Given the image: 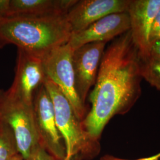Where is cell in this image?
<instances>
[{
  "mask_svg": "<svg viewBox=\"0 0 160 160\" xmlns=\"http://www.w3.org/2000/svg\"><path fill=\"white\" fill-rule=\"evenodd\" d=\"M140 57L130 30L114 39L104 52L94 88L91 109L82 125L98 141L110 120L128 113L142 94Z\"/></svg>",
  "mask_w": 160,
  "mask_h": 160,
  "instance_id": "cell-1",
  "label": "cell"
},
{
  "mask_svg": "<svg viewBox=\"0 0 160 160\" xmlns=\"http://www.w3.org/2000/svg\"><path fill=\"white\" fill-rule=\"evenodd\" d=\"M71 34L66 15L0 18V49L12 44L17 49L43 57L67 43Z\"/></svg>",
  "mask_w": 160,
  "mask_h": 160,
  "instance_id": "cell-2",
  "label": "cell"
},
{
  "mask_svg": "<svg viewBox=\"0 0 160 160\" xmlns=\"http://www.w3.org/2000/svg\"><path fill=\"white\" fill-rule=\"evenodd\" d=\"M44 86L51 98L56 123L65 146L66 158L76 155H80L83 160L95 157L100 152L98 141L90 137L68 100L46 77Z\"/></svg>",
  "mask_w": 160,
  "mask_h": 160,
  "instance_id": "cell-3",
  "label": "cell"
},
{
  "mask_svg": "<svg viewBox=\"0 0 160 160\" xmlns=\"http://www.w3.org/2000/svg\"><path fill=\"white\" fill-rule=\"evenodd\" d=\"M0 120L11 128L18 153L26 159L39 145L33 105L24 102L9 90H0Z\"/></svg>",
  "mask_w": 160,
  "mask_h": 160,
  "instance_id": "cell-4",
  "label": "cell"
},
{
  "mask_svg": "<svg viewBox=\"0 0 160 160\" xmlns=\"http://www.w3.org/2000/svg\"><path fill=\"white\" fill-rule=\"evenodd\" d=\"M72 53L73 50L67 43L46 53L42 61L46 77L67 97L76 116L82 122L86 117V108L76 90Z\"/></svg>",
  "mask_w": 160,
  "mask_h": 160,
  "instance_id": "cell-5",
  "label": "cell"
},
{
  "mask_svg": "<svg viewBox=\"0 0 160 160\" xmlns=\"http://www.w3.org/2000/svg\"><path fill=\"white\" fill-rule=\"evenodd\" d=\"M33 110L40 145L55 160H64L65 146L56 123L51 98L44 84L34 94Z\"/></svg>",
  "mask_w": 160,
  "mask_h": 160,
  "instance_id": "cell-6",
  "label": "cell"
},
{
  "mask_svg": "<svg viewBox=\"0 0 160 160\" xmlns=\"http://www.w3.org/2000/svg\"><path fill=\"white\" fill-rule=\"evenodd\" d=\"M45 78L42 57L18 49L15 77L8 90L24 102L33 105L34 94Z\"/></svg>",
  "mask_w": 160,
  "mask_h": 160,
  "instance_id": "cell-7",
  "label": "cell"
},
{
  "mask_svg": "<svg viewBox=\"0 0 160 160\" xmlns=\"http://www.w3.org/2000/svg\"><path fill=\"white\" fill-rule=\"evenodd\" d=\"M107 42H97L80 46L72 53L75 87L82 102L85 104L88 92L94 86Z\"/></svg>",
  "mask_w": 160,
  "mask_h": 160,
  "instance_id": "cell-8",
  "label": "cell"
},
{
  "mask_svg": "<svg viewBox=\"0 0 160 160\" xmlns=\"http://www.w3.org/2000/svg\"><path fill=\"white\" fill-rule=\"evenodd\" d=\"M130 0L77 1L66 14L72 33L83 30L112 14L127 12Z\"/></svg>",
  "mask_w": 160,
  "mask_h": 160,
  "instance_id": "cell-9",
  "label": "cell"
},
{
  "mask_svg": "<svg viewBox=\"0 0 160 160\" xmlns=\"http://www.w3.org/2000/svg\"><path fill=\"white\" fill-rule=\"evenodd\" d=\"M129 30L130 22L127 12L112 14L83 30L72 33L68 44L74 51L88 43L114 40Z\"/></svg>",
  "mask_w": 160,
  "mask_h": 160,
  "instance_id": "cell-10",
  "label": "cell"
},
{
  "mask_svg": "<svg viewBox=\"0 0 160 160\" xmlns=\"http://www.w3.org/2000/svg\"><path fill=\"white\" fill-rule=\"evenodd\" d=\"M160 0H130L127 9L132 39L141 58L149 56V37Z\"/></svg>",
  "mask_w": 160,
  "mask_h": 160,
  "instance_id": "cell-11",
  "label": "cell"
},
{
  "mask_svg": "<svg viewBox=\"0 0 160 160\" xmlns=\"http://www.w3.org/2000/svg\"><path fill=\"white\" fill-rule=\"evenodd\" d=\"M77 0H7L2 18L65 16Z\"/></svg>",
  "mask_w": 160,
  "mask_h": 160,
  "instance_id": "cell-12",
  "label": "cell"
},
{
  "mask_svg": "<svg viewBox=\"0 0 160 160\" xmlns=\"http://www.w3.org/2000/svg\"><path fill=\"white\" fill-rule=\"evenodd\" d=\"M18 154L19 153L13 132L10 126L1 121L0 126V160H10Z\"/></svg>",
  "mask_w": 160,
  "mask_h": 160,
  "instance_id": "cell-13",
  "label": "cell"
},
{
  "mask_svg": "<svg viewBox=\"0 0 160 160\" xmlns=\"http://www.w3.org/2000/svg\"><path fill=\"white\" fill-rule=\"evenodd\" d=\"M140 68L142 79L160 91V58H140Z\"/></svg>",
  "mask_w": 160,
  "mask_h": 160,
  "instance_id": "cell-14",
  "label": "cell"
},
{
  "mask_svg": "<svg viewBox=\"0 0 160 160\" xmlns=\"http://www.w3.org/2000/svg\"><path fill=\"white\" fill-rule=\"evenodd\" d=\"M160 40V8L155 17L150 30L149 42L150 49L157 41Z\"/></svg>",
  "mask_w": 160,
  "mask_h": 160,
  "instance_id": "cell-15",
  "label": "cell"
},
{
  "mask_svg": "<svg viewBox=\"0 0 160 160\" xmlns=\"http://www.w3.org/2000/svg\"><path fill=\"white\" fill-rule=\"evenodd\" d=\"M24 160H55L44 148L39 145L31 155Z\"/></svg>",
  "mask_w": 160,
  "mask_h": 160,
  "instance_id": "cell-16",
  "label": "cell"
},
{
  "mask_svg": "<svg viewBox=\"0 0 160 160\" xmlns=\"http://www.w3.org/2000/svg\"><path fill=\"white\" fill-rule=\"evenodd\" d=\"M160 160V152L158 154L154 155L151 157H149L147 158H140V159H137V160H126V159H122L120 158H118L112 155H106L103 156L100 158V160Z\"/></svg>",
  "mask_w": 160,
  "mask_h": 160,
  "instance_id": "cell-17",
  "label": "cell"
},
{
  "mask_svg": "<svg viewBox=\"0 0 160 160\" xmlns=\"http://www.w3.org/2000/svg\"><path fill=\"white\" fill-rule=\"evenodd\" d=\"M148 57L160 58V40L155 42L151 46Z\"/></svg>",
  "mask_w": 160,
  "mask_h": 160,
  "instance_id": "cell-18",
  "label": "cell"
},
{
  "mask_svg": "<svg viewBox=\"0 0 160 160\" xmlns=\"http://www.w3.org/2000/svg\"><path fill=\"white\" fill-rule=\"evenodd\" d=\"M63 160H83V159H82V158L80 155H76L72 156V157H70V158H65Z\"/></svg>",
  "mask_w": 160,
  "mask_h": 160,
  "instance_id": "cell-19",
  "label": "cell"
},
{
  "mask_svg": "<svg viewBox=\"0 0 160 160\" xmlns=\"http://www.w3.org/2000/svg\"><path fill=\"white\" fill-rule=\"evenodd\" d=\"M10 160H24V159L21 155L18 154L16 155L15 156H14Z\"/></svg>",
  "mask_w": 160,
  "mask_h": 160,
  "instance_id": "cell-20",
  "label": "cell"
},
{
  "mask_svg": "<svg viewBox=\"0 0 160 160\" xmlns=\"http://www.w3.org/2000/svg\"><path fill=\"white\" fill-rule=\"evenodd\" d=\"M1 121L0 120V126H1Z\"/></svg>",
  "mask_w": 160,
  "mask_h": 160,
  "instance_id": "cell-21",
  "label": "cell"
}]
</instances>
